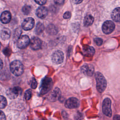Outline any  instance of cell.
Returning a JSON list of instances; mask_svg holds the SVG:
<instances>
[{
	"label": "cell",
	"instance_id": "4dcf8cb0",
	"mask_svg": "<svg viewBox=\"0 0 120 120\" xmlns=\"http://www.w3.org/2000/svg\"><path fill=\"white\" fill-rule=\"evenodd\" d=\"M54 2H55L56 4H58V5H61L62 4L64 1V0H55Z\"/></svg>",
	"mask_w": 120,
	"mask_h": 120
},
{
	"label": "cell",
	"instance_id": "cb8c5ba5",
	"mask_svg": "<svg viewBox=\"0 0 120 120\" xmlns=\"http://www.w3.org/2000/svg\"><path fill=\"white\" fill-rule=\"evenodd\" d=\"M22 12L25 15H28L30 13L31 10V7L29 5H25L22 8Z\"/></svg>",
	"mask_w": 120,
	"mask_h": 120
},
{
	"label": "cell",
	"instance_id": "7402d4cb",
	"mask_svg": "<svg viewBox=\"0 0 120 120\" xmlns=\"http://www.w3.org/2000/svg\"><path fill=\"white\" fill-rule=\"evenodd\" d=\"M7 105V101L6 98L0 95V109L4 108Z\"/></svg>",
	"mask_w": 120,
	"mask_h": 120
},
{
	"label": "cell",
	"instance_id": "9a60e30c",
	"mask_svg": "<svg viewBox=\"0 0 120 120\" xmlns=\"http://www.w3.org/2000/svg\"><path fill=\"white\" fill-rule=\"evenodd\" d=\"M11 35V32L8 28L2 29L0 32V36L3 40H7L9 38Z\"/></svg>",
	"mask_w": 120,
	"mask_h": 120
},
{
	"label": "cell",
	"instance_id": "e0dca14e",
	"mask_svg": "<svg viewBox=\"0 0 120 120\" xmlns=\"http://www.w3.org/2000/svg\"><path fill=\"white\" fill-rule=\"evenodd\" d=\"M84 54L87 56H92L95 53V49L93 47L90 46H85L83 48Z\"/></svg>",
	"mask_w": 120,
	"mask_h": 120
},
{
	"label": "cell",
	"instance_id": "3957f363",
	"mask_svg": "<svg viewBox=\"0 0 120 120\" xmlns=\"http://www.w3.org/2000/svg\"><path fill=\"white\" fill-rule=\"evenodd\" d=\"M52 81L51 78L46 77L42 81L41 85L40 94L44 95L47 93L52 88Z\"/></svg>",
	"mask_w": 120,
	"mask_h": 120
},
{
	"label": "cell",
	"instance_id": "2e32d148",
	"mask_svg": "<svg viewBox=\"0 0 120 120\" xmlns=\"http://www.w3.org/2000/svg\"><path fill=\"white\" fill-rule=\"evenodd\" d=\"M111 17L115 22H120V8H117L112 11Z\"/></svg>",
	"mask_w": 120,
	"mask_h": 120
},
{
	"label": "cell",
	"instance_id": "d6986e66",
	"mask_svg": "<svg viewBox=\"0 0 120 120\" xmlns=\"http://www.w3.org/2000/svg\"><path fill=\"white\" fill-rule=\"evenodd\" d=\"M60 94H61V92L60 90L58 88H56L52 93V95H51L52 99H53V100H55L58 99L60 97Z\"/></svg>",
	"mask_w": 120,
	"mask_h": 120
},
{
	"label": "cell",
	"instance_id": "44dd1931",
	"mask_svg": "<svg viewBox=\"0 0 120 120\" xmlns=\"http://www.w3.org/2000/svg\"><path fill=\"white\" fill-rule=\"evenodd\" d=\"M45 27L43 24L41 22H38L36 26V32L37 34H40L44 30Z\"/></svg>",
	"mask_w": 120,
	"mask_h": 120
},
{
	"label": "cell",
	"instance_id": "d6a6232c",
	"mask_svg": "<svg viewBox=\"0 0 120 120\" xmlns=\"http://www.w3.org/2000/svg\"><path fill=\"white\" fill-rule=\"evenodd\" d=\"M82 0H73V2L75 3V4H79L80 3L82 2Z\"/></svg>",
	"mask_w": 120,
	"mask_h": 120
},
{
	"label": "cell",
	"instance_id": "484cf974",
	"mask_svg": "<svg viewBox=\"0 0 120 120\" xmlns=\"http://www.w3.org/2000/svg\"><path fill=\"white\" fill-rule=\"evenodd\" d=\"M94 42L98 46H100L103 44V40L99 38H96L94 39Z\"/></svg>",
	"mask_w": 120,
	"mask_h": 120
},
{
	"label": "cell",
	"instance_id": "f1b7e54d",
	"mask_svg": "<svg viewBox=\"0 0 120 120\" xmlns=\"http://www.w3.org/2000/svg\"><path fill=\"white\" fill-rule=\"evenodd\" d=\"M0 120H6L5 114L1 111H0Z\"/></svg>",
	"mask_w": 120,
	"mask_h": 120
},
{
	"label": "cell",
	"instance_id": "5b68a950",
	"mask_svg": "<svg viewBox=\"0 0 120 120\" xmlns=\"http://www.w3.org/2000/svg\"><path fill=\"white\" fill-rule=\"evenodd\" d=\"M30 43V40L27 35H23L20 37L17 41V46L20 49L26 48Z\"/></svg>",
	"mask_w": 120,
	"mask_h": 120
},
{
	"label": "cell",
	"instance_id": "4316f807",
	"mask_svg": "<svg viewBox=\"0 0 120 120\" xmlns=\"http://www.w3.org/2000/svg\"><path fill=\"white\" fill-rule=\"evenodd\" d=\"M37 85H38V83H37L36 80L35 78H32V79L31 81V83H30L31 87L32 89H35V88H36Z\"/></svg>",
	"mask_w": 120,
	"mask_h": 120
},
{
	"label": "cell",
	"instance_id": "e575fe53",
	"mask_svg": "<svg viewBox=\"0 0 120 120\" xmlns=\"http://www.w3.org/2000/svg\"><path fill=\"white\" fill-rule=\"evenodd\" d=\"M0 48H1V44L0 43Z\"/></svg>",
	"mask_w": 120,
	"mask_h": 120
},
{
	"label": "cell",
	"instance_id": "6da1fadb",
	"mask_svg": "<svg viewBox=\"0 0 120 120\" xmlns=\"http://www.w3.org/2000/svg\"><path fill=\"white\" fill-rule=\"evenodd\" d=\"M95 78L97 82V89L98 92H103L106 87V81L102 74L97 72L95 73Z\"/></svg>",
	"mask_w": 120,
	"mask_h": 120
},
{
	"label": "cell",
	"instance_id": "8fae6325",
	"mask_svg": "<svg viewBox=\"0 0 120 120\" xmlns=\"http://www.w3.org/2000/svg\"><path fill=\"white\" fill-rule=\"evenodd\" d=\"M30 47L34 50L39 49L41 47L42 41L37 37H33L30 41Z\"/></svg>",
	"mask_w": 120,
	"mask_h": 120
},
{
	"label": "cell",
	"instance_id": "83f0119b",
	"mask_svg": "<svg viewBox=\"0 0 120 120\" xmlns=\"http://www.w3.org/2000/svg\"><path fill=\"white\" fill-rule=\"evenodd\" d=\"M71 16V13L69 11H67L63 15V17L64 19H68V18H69Z\"/></svg>",
	"mask_w": 120,
	"mask_h": 120
},
{
	"label": "cell",
	"instance_id": "4fadbf2b",
	"mask_svg": "<svg viewBox=\"0 0 120 120\" xmlns=\"http://www.w3.org/2000/svg\"><path fill=\"white\" fill-rule=\"evenodd\" d=\"M11 19V15L10 12L8 11H5L2 13L0 17V21L4 24L8 23L9 22Z\"/></svg>",
	"mask_w": 120,
	"mask_h": 120
},
{
	"label": "cell",
	"instance_id": "7a4b0ae2",
	"mask_svg": "<svg viewBox=\"0 0 120 120\" xmlns=\"http://www.w3.org/2000/svg\"><path fill=\"white\" fill-rule=\"evenodd\" d=\"M10 69L11 72L16 76L21 75L24 71L22 64L18 60H14L11 63Z\"/></svg>",
	"mask_w": 120,
	"mask_h": 120
},
{
	"label": "cell",
	"instance_id": "52a82bcc",
	"mask_svg": "<svg viewBox=\"0 0 120 120\" xmlns=\"http://www.w3.org/2000/svg\"><path fill=\"white\" fill-rule=\"evenodd\" d=\"M115 28L114 23L111 21H105L102 25L103 32L106 34L112 33Z\"/></svg>",
	"mask_w": 120,
	"mask_h": 120
},
{
	"label": "cell",
	"instance_id": "9c48e42d",
	"mask_svg": "<svg viewBox=\"0 0 120 120\" xmlns=\"http://www.w3.org/2000/svg\"><path fill=\"white\" fill-rule=\"evenodd\" d=\"M35 24V21L32 17H28L25 18L22 24V28L25 30H29L32 29Z\"/></svg>",
	"mask_w": 120,
	"mask_h": 120
},
{
	"label": "cell",
	"instance_id": "836d02e7",
	"mask_svg": "<svg viewBox=\"0 0 120 120\" xmlns=\"http://www.w3.org/2000/svg\"><path fill=\"white\" fill-rule=\"evenodd\" d=\"M3 66V63L2 60L0 59V70H1Z\"/></svg>",
	"mask_w": 120,
	"mask_h": 120
},
{
	"label": "cell",
	"instance_id": "f546056e",
	"mask_svg": "<svg viewBox=\"0 0 120 120\" xmlns=\"http://www.w3.org/2000/svg\"><path fill=\"white\" fill-rule=\"evenodd\" d=\"M35 2H36V3H37L39 5H42L45 4L46 3V0H35Z\"/></svg>",
	"mask_w": 120,
	"mask_h": 120
},
{
	"label": "cell",
	"instance_id": "ba28073f",
	"mask_svg": "<svg viewBox=\"0 0 120 120\" xmlns=\"http://www.w3.org/2000/svg\"><path fill=\"white\" fill-rule=\"evenodd\" d=\"M22 93V90L19 87H15L13 88L8 89L6 92L7 96L10 99H14L16 98L19 94Z\"/></svg>",
	"mask_w": 120,
	"mask_h": 120
},
{
	"label": "cell",
	"instance_id": "8992f818",
	"mask_svg": "<svg viewBox=\"0 0 120 120\" xmlns=\"http://www.w3.org/2000/svg\"><path fill=\"white\" fill-rule=\"evenodd\" d=\"M64 55L62 52L60 50L55 51L52 55V62L56 64L61 63L64 60Z\"/></svg>",
	"mask_w": 120,
	"mask_h": 120
},
{
	"label": "cell",
	"instance_id": "277c9868",
	"mask_svg": "<svg viewBox=\"0 0 120 120\" xmlns=\"http://www.w3.org/2000/svg\"><path fill=\"white\" fill-rule=\"evenodd\" d=\"M102 110L103 113L108 117L112 115L111 110V101L109 98H105L103 102Z\"/></svg>",
	"mask_w": 120,
	"mask_h": 120
},
{
	"label": "cell",
	"instance_id": "1f68e13d",
	"mask_svg": "<svg viewBox=\"0 0 120 120\" xmlns=\"http://www.w3.org/2000/svg\"><path fill=\"white\" fill-rule=\"evenodd\" d=\"M113 120H120V115H116L113 117Z\"/></svg>",
	"mask_w": 120,
	"mask_h": 120
},
{
	"label": "cell",
	"instance_id": "5bb4252c",
	"mask_svg": "<svg viewBox=\"0 0 120 120\" xmlns=\"http://www.w3.org/2000/svg\"><path fill=\"white\" fill-rule=\"evenodd\" d=\"M48 13L47 8L45 7H39L36 10V15L40 18H45Z\"/></svg>",
	"mask_w": 120,
	"mask_h": 120
},
{
	"label": "cell",
	"instance_id": "ac0fdd59",
	"mask_svg": "<svg viewBox=\"0 0 120 120\" xmlns=\"http://www.w3.org/2000/svg\"><path fill=\"white\" fill-rule=\"evenodd\" d=\"M94 21V17L90 15H88L84 17V25L86 27L91 25Z\"/></svg>",
	"mask_w": 120,
	"mask_h": 120
},
{
	"label": "cell",
	"instance_id": "7c38bea8",
	"mask_svg": "<svg viewBox=\"0 0 120 120\" xmlns=\"http://www.w3.org/2000/svg\"><path fill=\"white\" fill-rule=\"evenodd\" d=\"M81 72L84 75L91 76L93 75L94 69L92 65L90 64H85L81 68Z\"/></svg>",
	"mask_w": 120,
	"mask_h": 120
},
{
	"label": "cell",
	"instance_id": "ffe728a7",
	"mask_svg": "<svg viewBox=\"0 0 120 120\" xmlns=\"http://www.w3.org/2000/svg\"><path fill=\"white\" fill-rule=\"evenodd\" d=\"M47 31L50 34L52 35L56 34L58 32V30L57 28L55 27V26L52 24L48 26L47 28Z\"/></svg>",
	"mask_w": 120,
	"mask_h": 120
},
{
	"label": "cell",
	"instance_id": "603a6c76",
	"mask_svg": "<svg viewBox=\"0 0 120 120\" xmlns=\"http://www.w3.org/2000/svg\"><path fill=\"white\" fill-rule=\"evenodd\" d=\"M22 33V30L20 28H17L15 31V33L14 34V38L15 39H16L17 40H18L19 39V38H20V36L21 35Z\"/></svg>",
	"mask_w": 120,
	"mask_h": 120
},
{
	"label": "cell",
	"instance_id": "30bf717a",
	"mask_svg": "<svg viewBox=\"0 0 120 120\" xmlns=\"http://www.w3.org/2000/svg\"><path fill=\"white\" fill-rule=\"evenodd\" d=\"M80 104L79 101L75 98H70L65 102V106L68 108H75L79 106Z\"/></svg>",
	"mask_w": 120,
	"mask_h": 120
},
{
	"label": "cell",
	"instance_id": "d4e9b609",
	"mask_svg": "<svg viewBox=\"0 0 120 120\" xmlns=\"http://www.w3.org/2000/svg\"><path fill=\"white\" fill-rule=\"evenodd\" d=\"M32 96V92L30 90H27L24 94V98L25 99L28 100H29Z\"/></svg>",
	"mask_w": 120,
	"mask_h": 120
}]
</instances>
